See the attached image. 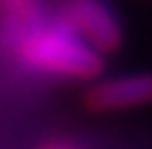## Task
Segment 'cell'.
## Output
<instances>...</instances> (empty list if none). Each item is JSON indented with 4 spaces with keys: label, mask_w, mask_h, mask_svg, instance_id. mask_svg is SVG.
Masks as SVG:
<instances>
[{
    "label": "cell",
    "mask_w": 152,
    "mask_h": 149,
    "mask_svg": "<svg viewBox=\"0 0 152 149\" xmlns=\"http://www.w3.org/2000/svg\"><path fill=\"white\" fill-rule=\"evenodd\" d=\"M54 12L103 59L125 44V27L110 0H52Z\"/></svg>",
    "instance_id": "2"
},
{
    "label": "cell",
    "mask_w": 152,
    "mask_h": 149,
    "mask_svg": "<svg viewBox=\"0 0 152 149\" xmlns=\"http://www.w3.org/2000/svg\"><path fill=\"white\" fill-rule=\"evenodd\" d=\"M0 51L25 73L47 81H96L106 59L59 15L47 10L25 22L0 25Z\"/></svg>",
    "instance_id": "1"
},
{
    "label": "cell",
    "mask_w": 152,
    "mask_h": 149,
    "mask_svg": "<svg viewBox=\"0 0 152 149\" xmlns=\"http://www.w3.org/2000/svg\"><path fill=\"white\" fill-rule=\"evenodd\" d=\"M37 149H88V147L83 144L81 139H76V137H54L49 142L39 144Z\"/></svg>",
    "instance_id": "4"
},
{
    "label": "cell",
    "mask_w": 152,
    "mask_h": 149,
    "mask_svg": "<svg viewBox=\"0 0 152 149\" xmlns=\"http://www.w3.org/2000/svg\"><path fill=\"white\" fill-rule=\"evenodd\" d=\"M152 103V71L96 78L83 90V105L91 113H120Z\"/></svg>",
    "instance_id": "3"
}]
</instances>
